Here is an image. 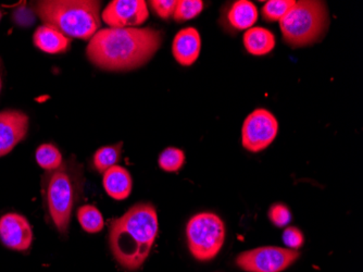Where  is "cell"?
Segmentation results:
<instances>
[{"instance_id":"obj_22","label":"cell","mask_w":363,"mask_h":272,"mask_svg":"<svg viewBox=\"0 0 363 272\" xmlns=\"http://www.w3.org/2000/svg\"><path fill=\"white\" fill-rule=\"evenodd\" d=\"M203 9V3L201 0H179L173 13V19L177 22H184L194 19Z\"/></svg>"},{"instance_id":"obj_6","label":"cell","mask_w":363,"mask_h":272,"mask_svg":"<svg viewBox=\"0 0 363 272\" xmlns=\"http://www.w3.org/2000/svg\"><path fill=\"white\" fill-rule=\"evenodd\" d=\"M186 235L191 255L197 261H207L221 251L225 241V227L217 214L201 212L189 221Z\"/></svg>"},{"instance_id":"obj_20","label":"cell","mask_w":363,"mask_h":272,"mask_svg":"<svg viewBox=\"0 0 363 272\" xmlns=\"http://www.w3.org/2000/svg\"><path fill=\"white\" fill-rule=\"evenodd\" d=\"M185 163L184 151L174 147H169L161 153L159 165L167 173H177Z\"/></svg>"},{"instance_id":"obj_18","label":"cell","mask_w":363,"mask_h":272,"mask_svg":"<svg viewBox=\"0 0 363 272\" xmlns=\"http://www.w3.org/2000/svg\"><path fill=\"white\" fill-rule=\"evenodd\" d=\"M123 143L113 145V146H105L98 149L94 155V165L101 173H105L108 169L117 165L118 161L121 158V149Z\"/></svg>"},{"instance_id":"obj_24","label":"cell","mask_w":363,"mask_h":272,"mask_svg":"<svg viewBox=\"0 0 363 272\" xmlns=\"http://www.w3.org/2000/svg\"><path fill=\"white\" fill-rule=\"evenodd\" d=\"M283 242L289 249L297 251L305 243V237H303V232L298 228L289 227V228L285 229L284 233H283Z\"/></svg>"},{"instance_id":"obj_27","label":"cell","mask_w":363,"mask_h":272,"mask_svg":"<svg viewBox=\"0 0 363 272\" xmlns=\"http://www.w3.org/2000/svg\"><path fill=\"white\" fill-rule=\"evenodd\" d=\"M0 19H1V13H0Z\"/></svg>"},{"instance_id":"obj_19","label":"cell","mask_w":363,"mask_h":272,"mask_svg":"<svg viewBox=\"0 0 363 272\" xmlns=\"http://www.w3.org/2000/svg\"><path fill=\"white\" fill-rule=\"evenodd\" d=\"M36 161L46 171L58 169L62 165V155L52 144H43L38 147L35 154Z\"/></svg>"},{"instance_id":"obj_11","label":"cell","mask_w":363,"mask_h":272,"mask_svg":"<svg viewBox=\"0 0 363 272\" xmlns=\"http://www.w3.org/2000/svg\"><path fill=\"white\" fill-rule=\"evenodd\" d=\"M28 130V116L20 110L0 112V157L9 154L26 138Z\"/></svg>"},{"instance_id":"obj_2","label":"cell","mask_w":363,"mask_h":272,"mask_svg":"<svg viewBox=\"0 0 363 272\" xmlns=\"http://www.w3.org/2000/svg\"><path fill=\"white\" fill-rule=\"evenodd\" d=\"M158 229L154 205L142 202L133 206L110 227L109 244L114 259L125 269H140L150 256Z\"/></svg>"},{"instance_id":"obj_7","label":"cell","mask_w":363,"mask_h":272,"mask_svg":"<svg viewBox=\"0 0 363 272\" xmlns=\"http://www.w3.org/2000/svg\"><path fill=\"white\" fill-rule=\"evenodd\" d=\"M298 257V251L294 249L263 246L240 253L236 265L247 272H281L291 267Z\"/></svg>"},{"instance_id":"obj_1","label":"cell","mask_w":363,"mask_h":272,"mask_svg":"<svg viewBox=\"0 0 363 272\" xmlns=\"http://www.w3.org/2000/svg\"><path fill=\"white\" fill-rule=\"evenodd\" d=\"M162 38V32L154 28H103L89 40L87 58L103 70H134L154 57Z\"/></svg>"},{"instance_id":"obj_13","label":"cell","mask_w":363,"mask_h":272,"mask_svg":"<svg viewBox=\"0 0 363 272\" xmlns=\"http://www.w3.org/2000/svg\"><path fill=\"white\" fill-rule=\"evenodd\" d=\"M103 184L110 197L122 200L128 198L132 192L133 181L125 168L113 165L104 173Z\"/></svg>"},{"instance_id":"obj_8","label":"cell","mask_w":363,"mask_h":272,"mask_svg":"<svg viewBox=\"0 0 363 272\" xmlns=\"http://www.w3.org/2000/svg\"><path fill=\"white\" fill-rule=\"evenodd\" d=\"M279 132L277 118L266 109H257L247 116L242 128V144L252 153L266 149Z\"/></svg>"},{"instance_id":"obj_12","label":"cell","mask_w":363,"mask_h":272,"mask_svg":"<svg viewBox=\"0 0 363 272\" xmlns=\"http://www.w3.org/2000/svg\"><path fill=\"white\" fill-rule=\"evenodd\" d=\"M201 50V38L195 28H183L173 40V56L179 65L186 67L193 65L199 57Z\"/></svg>"},{"instance_id":"obj_4","label":"cell","mask_w":363,"mask_h":272,"mask_svg":"<svg viewBox=\"0 0 363 272\" xmlns=\"http://www.w3.org/2000/svg\"><path fill=\"white\" fill-rule=\"evenodd\" d=\"M82 170L70 161L47 171L43 177V200L60 233L68 231L73 207L82 191Z\"/></svg>"},{"instance_id":"obj_15","label":"cell","mask_w":363,"mask_h":272,"mask_svg":"<svg viewBox=\"0 0 363 272\" xmlns=\"http://www.w3.org/2000/svg\"><path fill=\"white\" fill-rule=\"evenodd\" d=\"M244 45L250 54L254 56H264L270 54L274 48L275 38L268 28L252 26L245 32Z\"/></svg>"},{"instance_id":"obj_9","label":"cell","mask_w":363,"mask_h":272,"mask_svg":"<svg viewBox=\"0 0 363 272\" xmlns=\"http://www.w3.org/2000/svg\"><path fill=\"white\" fill-rule=\"evenodd\" d=\"M150 16L144 0H113L101 13L104 22L110 28H133L144 23Z\"/></svg>"},{"instance_id":"obj_23","label":"cell","mask_w":363,"mask_h":272,"mask_svg":"<svg viewBox=\"0 0 363 272\" xmlns=\"http://www.w3.org/2000/svg\"><path fill=\"white\" fill-rule=\"evenodd\" d=\"M269 218L274 226L279 227V228H284L291 222V210L283 204H274L269 210Z\"/></svg>"},{"instance_id":"obj_3","label":"cell","mask_w":363,"mask_h":272,"mask_svg":"<svg viewBox=\"0 0 363 272\" xmlns=\"http://www.w3.org/2000/svg\"><path fill=\"white\" fill-rule=\"evenodd\" d=\"M34 9L44 22L67 38L91 40L101 28V1L93 0H45Z\"/></svg>"},{"instance_id":"obj_21","label":"cell","mask_w":363,"mask_h":272,"mask_svg":"<svg viewBox=\"0 0 363 272\" xmlns=\"http://www.w3.org/2000/svg\"><path fill=\"white\" fill-rule=\"evenodd\" d=\"M294 4V0H270L263 6L261 12L267 21H281L293 7Z\"/></svg>"},{"instance_id":"obj_25","label":"cell","mask_w":363,"mask_h":272,"mask_svg":"<svg viewBox=\"0 0 363 272\" xmlns=\"http://www.w3.org/2000/svg\"><path fill=\"white\" fill-rule=\"evenodd\" d=\"M148 4L157 16H160L161 19L167 20L174 13L177 1V0H152Z\"/></svg>"},{"instance_id":"obj_10","label":"cell","mask_w":363,"mask_h":272,"mask_svg":"<svg viewBox=\"0 0 363 272\" xmlns=\"http://www.w3.org/2000/svg\"><path fill=\"white\" fill-rule=\"evenodd\" d=\"M0 241L12 251H24L33 242V231L26 217L9 212L0 218Z\"/></svg>"},{"instance_id":"obj_14","label":"cell","mask_w":363,"mask_h":272,"mask_svg":"<svg viewBox=\"0 0 363 272\" xmlns=\"http://www.w3.org/2000/svg\"><path fill=\"white\" fill-rule=\"evenodd\" d=\"M34 45L47 54L65 53L70 46L71 40L62 33L52 26H43L34 34Z\"/></svg>"},{"instance_id":"obj_26","label":"cell","mask_w":363,"mask_h":272,"mask_svg":"<svg viewBox=\"0 0 363 272\" xmlns=\"http://www.w3.org/2000/svg\"><path fill=\"white\" fill-rule=\"evenodd\" d=\"M0 91H1V77H0Z\"/></svg>"},{"instance_id":"obj_5","label":"cell","mask_w":363,"mask_h":272,"mask_svg":"<svg viewBox=\"0 0 363 272\" xmlns=\"http://www.w3.org/2000/svg\"><path fill=\"white\" fill-rule=\"evenodd\" d=\"M330 24L328 8L322 1H295L286 16L279 21L285 42L293 47L317 43L325 34Z\"/></svg>"},{"instance_id":"obj_17","label":"cell","mask_w":363,"mask_h":272,"mask_svg":"<svg viewBox=\"0 0 363 272\" xmlns=\"http://www.w3.org/2000/svg\"><path fill=\"white\" fill-rule=\"evenodd\" d=\"M77 219L83 230L87 233L101 232L105 226L103 214L93 205H83L77 210Z\"/></svg>"},{"instance_id":"obj_16","label":"cell","mask_w":363,"mask_h":272,"mask_svg":"<svg viewBox=\"0 0 363 272\" xmlns=\"http://www.w3.org/2000/svg\"><path fill=\"white\" fill-rule=\"evenodd\" d=\"M228 19L236 30H250L258 20V10L252 1L238 0L230 7Z\"/></svg>"}]
</instances>
